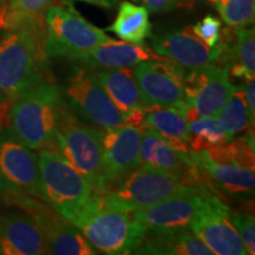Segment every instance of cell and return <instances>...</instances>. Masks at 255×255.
I'll return each instance as SVG.
<instances>
[{
  "label": "cell",
  "instance_id": "obj_11",
  "mask_svg": "<svg viewBox=\"0 0 255 255\" xmlns=\"http://www.w3.org/2000/svg\"><path fill=\"white\" fill-rule=\"evenodd\" d=\"M214 195L216 194L206 186L186 184L171 196L133 214L148 231L190 228L199 213Z\"/></svg>",
  "mask_w": 255,
  "mask_h": 255
},
{
  "label": "cell",
  "instance_id": "obj_29",
  "mask_svg": "<svg viewBox=\"0 0 255 255\" xmlns=\"http://www.w3.org/2000/svg\"><path fill=\"white\" fill-rule=\"evenodd\" d=\"M190 28L195 33V36L199 37L207 46L215 47L219 41L220 33H221L222 23L213 15H207L194 26H190Z\"/></svg>",
  "mask_w": 255,
  "mask_h": 255
},
{
  "label": "cell",
  "instance_id": "obj_25",
  "mask_svg": "<svg viewBox=\"0 0 255 255\" xmlns=\"http://www.w3.org/2000/svg\"><path fill=\"white\" fill-rule=\"evenodd\" d=\"M231 141L216 116L199 117L189 122L188 148L193 152L208 150Z\"/></svg>",
  "mask_w": 255,
  "mask_h": 255
},
{
  "label": "cell",
  "instance_id": "obj_12",
  "mask_svg": "<svg viewBox=\"0 0 255 255\" xmlns=\"http://www.w3.org/2000/svg\"><path fill=\"white\" fill-rule=\"evenodd\" d=\"M133 76L146 105L186 109L183 90L186 69L181 65L170 59L143 62L133 69Z\"/></svg>",
  "mask_w": 255,
  "mask_h": 255
},
{
  "label": "cell",
  "instance_id": "obj_24",
  "mask_svg": "<svg viewBox=\"0 0 255 255\" xmlns=\"http://www.w3.org/2000/svg\"><path fill=\"white\" fill-rule=\"evenodd\" d=\"M216 117L228 135L229 139H233L239 133L253 128L254 117L252 116L247 108L244 88H234Z\"/></svg>",
  "mask_w": 255,
  "mask_h": 255
},
{
  "label": "cell",
  "instance_id": "obj_8",
  "mask_svg": "<svg viewBox=\"0 0 255 255\" xmlns=\"http://www.w3.org/2000/svg\"><path fill=\"white\" fill-rule=\"evenodd\" d=\"M186 186L175 175L141 165L101 194L102 205L135 213L161 202Z\"/></svg>",
  "mask_w": 255,
  "mask_h": 255
},
{
  "label": "cell",
  "instance_id": "obj_9",
  "mask_svg": "<svg viewBox=\"0 0 255 255\" xmlns=\"http://www.w3.org/2000/svg\"><path fill=\"white\" fill-rule=\"evenodd\" d=\"M64 97L70 109L104 131L123 126L124 115L115 107L94 71L87 66L73 69L64 88Z\"/></svg>",
  "mask_w": 255,
  "mask_h": 255
},
{
  "label": "cell",
  "instance_id": "obj_2",
  "mask_svg": "<svg viewBox=\"0 0 255 255\" xmlns=\"http://www.w3.org/2000/svg\"><path fill=\"white\" fill-rule=\"evenodd\" d=\"M64 104L62 92L49 81L41 82L13 101L9 111L11 133L32 150L55 144L56 128Z\"/></svg>",
  "mask_w": 255,
  "mask_h": 255
},
{
  "label": "cell",
  "instance_id": "obj_7",
  "mask_svg": "<svg viewBox=\"0 0 255 255\" xmlns=\"http://www.w3.org/2000/svg\"><path fill=\"white\" fill-rule=\"evenodd\" d=\"M47 57H69L75 60L94 47L113 40L103 30L85 20L70 0L52 5L45 12Z\"/></svg>",
  "mask_w": 255,
  "mask_h": 255
},
{
  "label": "cell",
  "instance_id": "obj_35",
  "mask_svg": "<svg viewBox=\"0 0 255 255\" xmlns=\"http://www.w3.org/2000/svg\"><path fill=\"white\" fill-rule=\"evenodd\" d=\"M4 2H5V0H0V6L4 4Z\"/></svg>",
  "mask_w": 255,
  "mask_h": 255
},
{
  "label": "cell",
  "instance_id": "obj_22",
  "mask_svg": "<svg viewBox=\"0 0 255 255\" xmlns=\"http://www.w3.org/2000/svg\"><path fill=\"white\" fill-rule=\"evenodd\" d=\"M149 11L144 6H138L130 1H122L119 6L116 19L107 28L120 39L127 43L144 44L151 36V24Z\"/></svg>",
  "mask_w": 255,
  "mask_h": 255
},
{
  "label": "cell",
  "instance_id": "obj_30",
  "mask_svg": "<svg viewBox=\"0 0 255 255\" xmlns=\"http://www.w3.org/2000/svg\"><path fill=\"white\" fill-rule=\"evenodd\" d=\"M149 13H162L181 6V0H141Z\"/></svg>",
  "mask_w": 255,
  "mask_h": 255
},
{
  "label": "cell",
  "instance_id": "obj_20",
  "mask_svg": "<svg viewBox=\"0 0 255 255\" xmlns=\"http://www.w3.org/2000/svg\"><path fill=\"white\" fill-rule=\"evenodd\" d=\"M95 76L104 88L115 107L123 115L136 108H145L141 91L133 76V70L123 69H94Z\"/></svg>",
  "mask_w": 255,
  "mask_h": 255
},
{
  "label": "cell",
  "instance_id": "obj_21",
  "mask_svg": "<svg viewBox=\"0 0 255 255\" xmlns=\"http://www.w3.org/2000/svg\"><path fill=\"white\" fill-rule=\"evenodd\" d=\"M145 111L146 129L162 136L173 148L178 151L188 152L189 123L184 116V111L176 107L148 105Z\"/></svg>",
  "mask_w": 255,
  "mask_h": 255
},
{
  "label": "cell",
  "instance_id": "obj_13",
  "mask_svg": "<svg viewBox=\"0 0 255 255\" xmlns=\"http://www.w3.org/2000/svg\"><path fill=\"white\" fill-rule=\"evenodd\" d=\"M229 213L231 209L214 195L191 223L190 229L213 254L246 255L247 251Z\"/></svg>",
  "mask_w": 255,
  "mask_h": 255
},
{
  "label": "cell",
  "instance_id": "obj_3",
  "mask_svg": "<svg viewBox=\"0 0 255 255\" xmlns=\"http://www.w3.org/2000/svg\"><path fill=\"white\" fill-rule=\"evenodd\" d=\"M98 193L72 223L95 250L104 254H131L145 238L148 228L133 213L102 205Z\"/></svg>",
  "mask_w": 255,
  "mask_h": 255
},
{
  "label": "cell",
  "instance_id": "obj_14",
  "mask_svg": "<svg viewBox=\"0 0 255 255\" xmlns=\"http://www.w3.org/2000/svg\"><path fill=\"white\" fill-rule=\"evenodd\" d=\"M141 130L127 124L103 132L102 163L105 190L141 167Z\"/></svg>",
  "mask_w": 255,
  "mask_h": 255
},
{
  "label": "cell",
  "instance_id": "obj_26",
  "mask_svg": "<svg viewBox=\"0 0 255 255\" xmlns=\"http://www.w3.org/2000/svg\"><path fill=\"white\" fill-rule=\"evenodd\" d=\"M47 254L53 255H95L98 252L89 244L79 229L68 223L46 239Z\"/></svg>",
  "mask_w": 255,
  "mask_h": 255
},
{
  "label": "cell",
  "instance_id": "obj_10",
  "mask_svg": "<svg viewBox=\"0 0 255 255\" xmlns=\"http://www.w3.org/2000/svg\"><path fill=\"white\" fill-rule=\"evenodd\" d=\"M0 193L45 201L38 156L12 133L0 132Z\"/></svg>",
  "mask_w": 255,
  "mask_h": 255
},
{
  "label": "cell",
  "instance_id": "obj_5",
  "mask_svg": "<svg viewBox=\"0 0 255 255\" xmlns=\"http://www.w3.org/2000/svg\"><path fill=\"white\" fill-rule=\"evenodd\" d=\"M38 165L46 202L73 223L98 191L53 149H39Z\"/></svg>",
  "mask_w": 255,
  "mask_h": 255
},
{
  "label": "cell",
  "instance_id": "obj_18",
  "mask_svg": "<svg viewBox=\"0 0 255 255\" xmlns=\"http://www.w3.org/2000/svg\"><path fill=\"white\" fill-rule=\"evenodd\" d=\"M168 58L155 53L144 44L110 40L79 56L76 62L89 69H123L132 68L143 62L165 60Z\"/></svg>",
  "mask_w": 255,
  "mask_h": 255
},
{
  "label": "cell",
  "instance_id": "obj_31",
  "mask_svg": "<svg viewBox=\"0 0 255 255\" xmlns=\"http://www.w3.org/2000/svg\"><path fill=\"white\" fill-rule=\"evenodd\" d=\"M13 101L8 100L0 94V132L2 129L9 128V111Z\"/></svg>",
  "mask_w": 255,
  "mask_h": 255
},
{
  "label": "cell",
  "instance_id": "obj_17",
  "mask_svg": "<svg viewBox=\"0 0 255 255\" xmlns=\"http://www.w3.org/2000/svg\"><path fill=\"white\" fill-rule=\"evenodd\" d=\"M12 207L0 212V254H47L45 235L38 222L25 210Z\"/></svg>",
  "mask_w": 255,
  "mask_h": 255
},
{
  "label": "cell",
  "instance_id": "obj_1",
  "mask_svg": "<svg viewBox=\"0 0 255 255\" xmlns=\"http://www.w3.org/2000/svg\"><path fill=\"white\" fill-rule=\"evenodd\" d=\"M38 26H25L0 40V94L17 100L44 82L45 50Z\"/></svg>",
  "mask_w": 255,
  "mask_h": 255
},
{
  "label": "cell",
  "instance_id": "obj_33",
  "mask_svg": "<svg viewBox=\"0 0 255 255\" xmlns=\"http://www.w3.org/2000/svg\"><path fill=\"white\" fill-rule=\"evenodd\" d=\"M70 1H71V0H70ZM79 1L87 2V4L104 8H114L115 6L119 4V0H79Z\"/></svg>",
  "mask_w": 255,
  "mask_h": 255
},
{
  "label": "cell",
  "instance_id": "obj_19",
  "mask_svg": "<svg viewBox=\"0 0 255 255\" xmlns=\"http://www.w3.org/2000/svg\"><path fill=\"white\" fill-rule=\"evenodd\" d=\"M135 254L156 255H210L206 245L190 228L148 231Z\"/></svg>",
  "mask_w": 255,
  "mask_h": 255
},
{
  "label": "cell",
  "instance_id": "obj_34",
  "mask_svg": "<svg viewBox=\"0 0 255 255\" xmlns=\"http://www.w3.org/2000/svg\"><path fill=\"white\" fill-rule=\"evenodd\" d=\"M196 1H202V2H209V4H214L216 0H181V6L182 7H193V5Z\"/></svg>",
  "mask_w": 255,
  "mask_h": 255
},
{
  "label": "cell",
  "instance_id": "obj_15",
  "mask_svg": "<svg viewBox=\"0 0 255 255\" xmlns=\"http://www.w3.org/2000/svg\"><path fill=\"white\" fill-rule=\"evenodd\" d=\"M234 88L228 69L220 68L216 64L190 71L183 78L187 107L195 111L197 117L216 116Z\"/></svg>",
  "mask_w": 255,
  "mask_h": 255
},
{
  "label": "cell",
  "instance_id": "obj_32",
  "mask_svg": "<svg viewBox=\"0 0 255 255\" xmlns=\"http://www.w3.org/2000/svg\"><path fill=\"white\" fill-rule=\"evenodd\" d=\"M245 100H246L247 108L250 110L252 116L254 117L255 115V82L254 78L251 81L246 82V87L244 89Z\"/></svg>",
  "mask_w": 255,
  "mask_h": 255
},
{
  "label": "cell",
  "instance_id": "obj_4",
  "mask_svg": "<svg viewBox=\"0 0 255 255\" xmlns=\"http://www.w3.org/2000/svg\"><path fill=\"white\" fill-rule=\"evenodd\" d=\"M253 141V137H242L205 151H189L190 161L228 194L250 195L255 187Z\"/></svg>",
  "mask_w": 255,
  "mask_h": 255
},
{
  "label": "cell",
  "instance_id": "obj_28",
  "mask_svg": "<svg viewBox=\"0 0 255 255\" xmlns=\"http://www.w3.org/2000/svg\"><path fill=\"white\" fill-rule=\"evenodd\" d=\"M232 223L240 235L247 254H255V221L251 213H229Z\"/></svg>",
  "mask_w": 255,
  "mask_h": 255
},
{
  "label": "cell",
  "instance_id": "obj_6",
  "mask_svg": "<svg viewBox=\"0 0 255 255\" xmlns=\"http://www.w3.org/2000/svg\"><path fill=\"white\" fill-rule=\"evenodd\" d=\"M102 136L103 131L81 122L64 101L56 128V151L76 171L87 178L98 193L105 190Z\"/></svg>",
  "mask_w": 255,
  "mask_h": 255
},
{
  "label": "cell",
  "instance_id": "obj_27",
  "mask_svg": "<svg viewBox=\"0 0 255 255\" xmlns=\"http://www.w3.org/2000/svg\"><path fill=\"white\" fill-rule=\"evenodd\" d=\"M213 5L229 27L242 28L254 23L255 0H216Z\"/></svg>",
  "mask_w": 255,
  "mask_h": 255
},
{
  "label": "cell",
  "instance_id": "obj_23",
  "mask_svg": "<svg viewBox=\"0 0 255 255\" xmlns=\"http://www.w3.org/2000/svg\"><path fill=\"white\" fill-rule=\"evenodd\" d=\"M56 0H9L0 8V27L7 31L38 26L41 15Z\"/></svg>",
  "mask_w": 255,
  "mask_h": 255
},
{
  "label": "cell",
  "instance_id": "obj_16",
  "mask_svg": "<svg viewBox=\"0 0 255 255\" xmlns=\"http://www.w3.org/2000/svg\"><path fill=\"white\" fill-rule=\"evenodd\" d=\"M150 49L189 71L205 69L219 58L218 46H207L190 27L168 31L151 38Z\"/></svg>",
  "mask_w": 255,
  "mask_h": 255
}]
</instances>
